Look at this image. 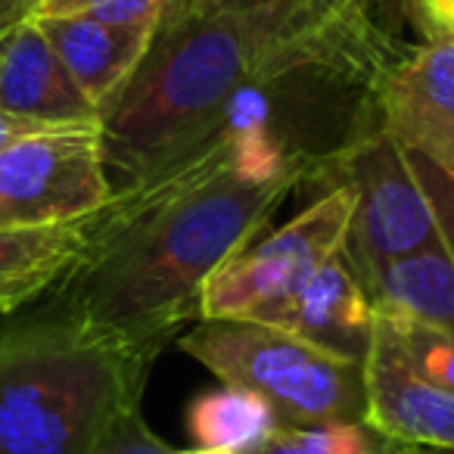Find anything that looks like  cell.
Returning <instances> with one entry per match:
<instances>
[{
    "instance_id": "cell-1",
    "label": "cell",
    "mask_w": 454,
    "mask_h": 454,
    "mask_svg": "<svg viewBox=\"0 0 454 454\" xmlns=\"http://www.w3.org/2000/svg\"><path fill=\"white\" fill-rule=\"evenodd\" d=\"M296 184L243 181L218 131L187 162L115 190L90 215L84 255L51 290V302L159 355L200 315L208 278L265 234Z\"/></svg>"
},
{
    "instance_id": "cell-2",
    "label": "cell",
    "mask_w": 454,
    "mask_h": 454,
    "mask_svg": "<svg viewBox=\"0 0 454 454\" xmlns=\"http://www.w3.org/2000/svg\"><path fill=\"white\" fill-rule=\"evenodd\" d=\"M274 47V38L208 0H171L137 69L100 109L113 193L206 150L231 97L259 75Z\"/></svg>"
},
{
    "instance_id": "cell-3",
    "label": "cell",
    "mask_w": 454,
    "mask_h": 454,
    "mask_svg": "<svg viewBox=\"0 0 454 454\" xmlns=\"http://www.w3.org/2000/svg\"><path fill=\"white\" fill-rule=\"evenodd\" d=\"M153 358L53 302L0 327V454H90L140 408Z\"/></svg>"
},
{
    "instance_id": "cell-4",
    "label": "cell",
    "mask_w": 454,
    "mask_h": 454,
    "mask_svg": "<svg viewBox=\"0 0 454 454\" xmlns=\"http://www.w3.org/2000/svg\"><path fill=\"white\" fill-rule=\"evenodd\" d=\"M181 348L224 386L265 398L280 427L364 423V361L259 321H200L181 336Z\"/></svg>"
},
{
    "instance_id": "cell-5",
    "label": "cell",
    "mask_w": 454,
    "mask_h": 454,
    "mask_svg": "<svg viewBox=\"0 0 454 454\" xmlns=\"http://www.w3.org/2000/svg\"><path fill=\"white\" fill-rule=\"evenodd\" d=\"M315 171L330 181V187L346 184L355 193L342 255L364 286L367 299L392 262L442 243L433 206L423 196L402 144L383 128L355 137L333 156H324Z\"/></svg>"
},
{
    "instance_id": "cell-6",
    "label": "cell",
    "mask_w": 454,
    "mask_h": 454,
    "mask_svg": "<svg viewBox=\"0 0 454 454\" xmlns=\"http://www.w3.org/2000/svg\"><path fill=\"white\" fill-rule=\"evenodd\" d=\"M355 193L333 184L290 224L262 234L253 247L221 265L200 299L202 321H262L293 296L346 243Z\"/></svg>"
},
{
    "instance_id": "cell-7",
    "label": "cell",
    "mask_w": 454,
    "mask_h": 454,
    "mask_svg": "<svg viewBox=\"0 0 454 454\" xmlns=\"http://www.w3.org/2000/svg\"><path fill=\"white\" fill-rule=\"evenodd\" d=\"M109 200L100 125L32 134L0 150V224H63Z\"/></svg>"
},
{
    "instance_id": "cell-8",
    "label": "cell",
    "mask_w": 454,
    "mask_h": 454,
    "mask_svg": "<svg viewBox=\"0 0 454 454\" xmlns=\"http://www.w3.org/2000/svg\"><path fill=\"white\" fill-rule=\"evenodd\" d=\"M364 423L402 445L454 448V392L423 380L404 358L389 324L373 315L364 355Z\"/></svg>"
},
{
    "instance_id": "cell-9",
    "label": "cell",
    "mask_w": 454,
    "mask_h": 454,
    "mask_svg": "<svg viewBox=\"0 0 454 454\" xmlns=\"http://www.w3.org/2000/svg\"><path fill=\"white\" fill-rule=\"evenodd\" d=\"M0 109L53 128L100 125V113L72 82L32 16L16 22L0 41Z\"/></svg>"
},
{
    "instance_id": "cell-10",
    "label": "cell",
    "mask_w": 454,
    "mask_h": 454,
    "mask_svg": "<svg viewBox=\"0 0 454 454\" xmlns=\"http://www.w3.org/2000/svg\"><path fill=\"white\" fill-rule=\"evenodd\" d=\"M259 324L280 327L342 358L364 361L373 336V305L340 249Z\"/></svg>"
},
{
    "instance_id": "cell-11",
    "label": "cell",
    "mask_w": 454,
    "mask_h": 454,
    "mask_svg": "<svg viewBox=\"0 0 454 454\" xmlns=\"http://www.w3.org/2000/svg\"><path fill=\"white\" fill-rule=\"evenodd\" d=\"M32 20L38 22L44 38L69 69L72 82L82 88L97 113L137 69L156 32V28L109 26L90 16H32Z\"/></svg>"
},
{
    "instance_id": "cell-12",
    "label": "cell",
    "mask_w": 454,
    "mask_h": 454,
    "mask_svg": "<svg viewBox=\"0 0 454 454\" xmlns=\"http://www.w3.org/2000/svg\"><path fill=\"white\" fill-rule=\"evenodd\" d=\"M90 234V215L63 224H0V296L26 309L51 293L84 255Z\"/></svg>"
},
{
    "instance_id": "cell-13",
    "label": "cell",
    "mask_w": 454,
    "mask_h": 454,
    "mask_svg": "<svg viewBox=\"0 0 454 454\" xmlns=\"http://www.w3.org/2000/svg\"><path fill=\"white\" fill-rule=\"evenodd\" d=\"M371 305L377 315L454 336V262L448 259L445 247L435 243L392 262L373 284Z\"/></svg>"
},
{
    "instance_id": "cell-14",
    "label": "cell",
    "mask_w": 454,
    "mask_h": 454,
    "mask_svg": "<svg viewBox=\"0 0 454 454\" xmlns=\"http://www.w3.org/2000/svg\"><path fill=\"white\" fill-rule=\"evenodd\" d=\"M187 429L208 451L259 454L278 435L280 420L262 395L243 386L202 392L187 408Z\"/></svg>"
},
{
    "instance_id": "cell-15",
    "label": "cell",
    "mask_w": 454,
    "mask_h": 454,
    "mask_svg": "<svg viewBox=\"0 0 454 454\" xmlns=\"http://www.w3.org/2000/svg\"><path fill=\"white\" fill-rule=\"evenodd\" d=\"M454 115V38L423 44L402 63L377 97V115Z\"/></svg>"
},
{
    "instance_id": "cell-16",
    "label": "cell",
    "mask_w": 454,
    "mask_h": 454,
    "mask_svg": "<svg viewBox=\"0 0 454 454\" xmlns=\"http://www.w3.org/2000/svg\"><path fill=\"white\" fill-rule=\"evenodd\" d=\"M259 454H389V439L367 423L280 427Z\"/></svg>"
},
{
    "instance_id": "cell-17",
    "label": "cell",
    "mask_w": 454,
    "mask_h": 454,
    "mask_svg": "<svg viewBox=\"0 0 454 454\" xmlns=\"http://www.w3.org/2000/svg\"><path fill=\"white\" fill-rule=\"evenodd\" d=\"M377 315V311H373ZM389 324L392 336L402 346L404 358L411 361L417 373L429 383L442 386V389L454 392V336L442 333V330L423 327V324L395 321V317L380 315Z\"/></svg>"
},
{
    "instance_id": "cell-18",
    "label": "cell",
    "mask_w": 454,
    "mask_h": 454,
    "mask_svg": "<svg viewBox=\"0 0 454 454\" xmlns=\"http://www.w3.org/2000/svg\"><path fill=\"white\" fill-rule=\"evenodd\" d=\"M171 0H41L32 16H90L109 26L156 28Z\"/></svg>"
},
{
    "instance_id": "cell-19",
    "label": "cell",
    "mask_w": 454,
    "mask_h": 454,
    "mask_svg": "<svg viewBox=\"0 0 454 454\" xmlns=\"http://www.w3.org/2000/svg\"><path fill=\"white\" fill-rule=\"evenodd\" d=\"M380 128L408 146H417L454 175V115L398 113L383 115Z\"/></svg>"
},
{
    "instance_id": "cell-20",
    "label": "cell",
    "mask_w": 454,
    "mask_h": 454,
    "mask_svg": "<svg viewBox=\"0 0 454 454\" xmlns=\"http://www.w3.org/2000/svg\"><path fill=\"white\" fill-rule=\"evenodd\" d=\"M398 144H402V140H398ZM402 153H404V159H408L411 171H414L417 184H420L423 196H427L429 206H433L439 240H442V247H445L448 259L454 262V175L445 165L435 162L433 156L417 150V146L402 144Z\"/></svg>"
},
{
    "instance_id": "cell-21",
    "label": "cell",
    "mask_w": 454,
    "mask_h": 454,
    "mask_svg": "<svg viewBox=\"0 0 454 454\" xmlns=\"http://www.w3.org/2000/svg\"><path fill=\"white\" fill-rule=\"evenodd\" d=\"M208 4L218 13L255 26L278 44L309 16V0H208Z\"/></svg>"
},
{
    "instance_id": "cell-22",
    "label": "cell",
    "mask_w": 454,
    "mask_h": 454,
    "mask_svg": "<svg viewBox=\"0 0 454 454\" xmlns=\"http://www.w3.org/2000/svg\"><path fill=\"white\" fill-rule=\"evenodd\" d=\"M90 454H175V448L165 445L140 417V408L125 414L94 448Z\"/></svg>"
},
{
    "instance_id": "cell-23",
    "label": "cell",
    "mask_w": 454,
    "mask_h": 454,
    "mask_svg": "<svg viewBox=\"0 0 454 454\" xmlns=\"http://www.w3.org/2000/svg\"><path fill=\"white\" fill-rule=\"evenodd\" d=\"M44 131H63V128L28 121V119H20V115H10L0 109V150H7L10 144H16V140H22V137H32V134H44Z\"/></svg>"
},
{
    "instance_id": "cell-24",
    "label": "cell",
    "mask_w": 454,
    "mask_h": 454,
    "mask_svg": "<svg viewBox=\"0 0 454 454\" xmlns=\"http://www.w3.org/2000/svg\"><path fill=\"white\" fill-rule=\"evenodd\" d=\"M28 13H32V7H0V41H4V35H7L16 22L26 20Z\"/></svg>"
},
{
    "instance_id": "cell-25",
    "label": "cell",
    "mask_w": 454,
    "mask_h": 454,
    "mask_svg": "<svg viewBox=\"0 0 454 454\" xmlns=\"http://www.w3.org/2000/svg\"><path fill=\"white\" fill-rule=\"evenodd\" d=\"M389 454H454V448H427V445H402L389 439Z\"/></svg>"
},
{
    "instance_id": "cell-26",
    "label": "cell",
    "mask_w": 454,
    "mask_h": 454,
    "mask_svg": "<svg viewBox=\"0 0 454 454\" xmlns=\"http://www.w3.org/2000/svg\"><path fill=\"white\" fill-rule=\"evenodd\" d=\"M20 309H22L20 302H13V299H7V296H0V317L13 315V311H20Z\"/></svg>"
},
{
    "instance_id": "cell-27",
    "label": "cell",
    "mask_w": 454,
    "mask_h": 454,
    "mask_svg": "<svg viewBox=\"0 0 454 454\" xmlns=\"http://www.w3.org/2000/svg\"><path fill=\"white\" fill-rule=\"evenodd\" d=\"M0 7H35V0H0Z\"/></svg>"
},
{
    "instance_id": "cell-28",
    "label": "cell",
    "mask_w": 454,
    "mask_h": 454,
    "mask_svg": "<svg viewBox=\"0 0 454 454\" xmlns=\"http://www.w3.org/2000/svg\"><path fill=\"white\" fill-rule=\"evenodd\" d=\"M175 454H231V451H208V448H193V451H175Z\"/></svg>"
},
{
    "instance_id": "cell-29",
    "label": "cell",
    "mask_w": 454,
    "mask_h": 454,
    "mask_svg": "<svg viewBox=\"0 0 454 454\" xmlns=\"http://www.w3.org/2000/svg\"><path fill=\"white\" fill-rule=\"evenodd\" d=\"M324 0H309V10H315V7H321Z\"/></svg>"
},
{
    "instance_id": "cell-30",
    "label": "cell",
    "mask_w": 454,
    "mask_h": 454,
    "mask_svg": "<svg viewBox=\"0 0 454 454\" xmlns=\"http://www.w3.org/2000/svg\"><path fill=\"white\" fill-rule=\"evenodd\" d=\"M35 4H41V0H35Z\"/></svg>"
}]
</instances>
